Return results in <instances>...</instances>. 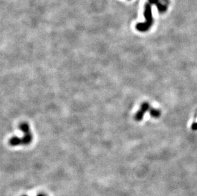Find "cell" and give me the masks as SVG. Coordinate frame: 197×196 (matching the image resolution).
I'll list each match as a JSON object with an SVG mask.
<instances>
[{"label": "cell", "mask_w": 197, "mask_h": 196, "mask_svg": "<svg viewBox=\"0 0 197 196\" xmlns=\"http://www.w3.org/2000/svg\"><path fill=\"white\" fill-rule=\"evenodd\" d=\"M19 129L23 132L24 136L22 138L14 136L11 138L9 143L10 146H15L19 145H28L33 141V134L31 131L30 125L27 122H22L19 125Z\"/></svg>", "instance_id": "obj_1"}, {"label": "cell", "mask_w": 197, "mask_h": 196, "mask_svg": "<svg viewBox=\"0 0 197 196\" xmlns=\"http://www.w3.org/2000/svg\"><path fill=\"white\" fill-rule=\"evenodd\" d=\"M144 17L146 18V22L144 23H138L136 25V29L140 32H146L150 29V27L153 24L152 19V10L151 4L147 3L145 5Z\"/></svg>", "instance_id": "obj_2"}, {"label": "cell", "mask_w": 197, "mask_h": 196, "mask_svg": "<svg viewBox=\"0 0 197 196\" xmlns=\"http://www.w3.org/2000/svg\"><path fill=\"white\" fill-rule=\"evenodd\" d=\"M149 108H150L149 104V103H147V102H145V103H142L140 110L135 114V120L138 122L141 121L143 119V117L145 115V113H146L147 111H148Z\"/></svg>", "instance_id": "obj_3"}, {"label": "cell", "mask_w": 197, "mask_h": 196, "mask_svg": "<svg viewBox=\"0 0 197 196\" xmlns=\"http://www.w3.org/2000/svg\"><path fill=\"white\" fill-rule=\"evenodd\" d=\"M149 1L151 4H155L160 13H163V12H165L167 10V6L163 5L162 3H161L159 2V0H149Z\"/></svg>", "instance_id": "obj_4"}, {"label": "cell", "mask_w": 197, "mask_h": 196, "mask_svg": "<svg viewBox=\"0 0 197 196\" xmlns=\"http://www.w3.org/2000/svg\"><path fill=\"white\" fill-rule=\"evenodd\" d=\"M150 115L152 117H155V118H158L161 115V112L159 110H155L153 108H151L150 110Z\"/></svg>", "instance_id": "obj_5"}, {"label": "cell", "mask_w": 197, "mask_h": 196, "mask_svg": "<svg viewBox=\"0 0 197 196\" xmlns=\"http://www.w3.org/2000/svg\"><path fill=\"white\" fill-rule=\"evenodd\" d=\"M191 129L194 130H197V122L196 123H195L192 125L191 126Z\"/></svg>", "instance_id": "obj_6"}, {"label": "cell", "mask_w": 197, "mask_h": 196, "mask_svg": "<svg viewBox=\"0 0 197 196\" xmlns=\"http://www.w3.org/2000/svg\"><path fill=\"white\" fill-rule=\"evenodd\" d=\"M37 196H45V195H44V194H38Z\"/></svg>", "instance_id": "obj_7"}, {"label": "cell", "mask_w": 197, "mask_h": 196, "mask_svg": "<svg viewBox=\"0 0 197 196\" xmlns=\"http://www.w3.org/2000/svg\"><path fill=\"white\" fill-rule=\"evenodd\" d=\"M22 196H27V195H22Z\"/></svg>", "instance_id": "obj_8"}]
</instances>
